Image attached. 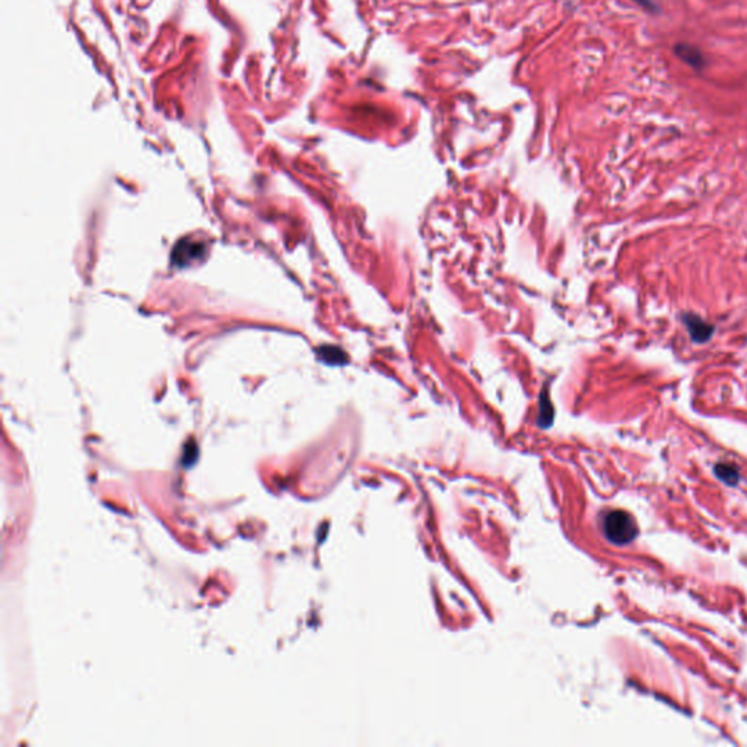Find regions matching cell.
<instances>
[{
	"label": "cell",
	"mask_w": 747,
	"mask_h": 747,
	"mask_svg": "<svg viewBox=\"0 0 747 747\" xmlns=\"http://www.w3.org/2000/svg\"><path fill=\"white\" fill-rule=\"evenodd\" d=\"M715 473L722 482H726L728 484H736L739 480V470L733 465H727V463L718 465L715 467Z\"/></svg>",
	"instance_id": "obj_5"
},
{
	"label": "cell",
	"mask_w": 747,
	"mask_h": 747,
	"mask_svg": "<svg viewBox=\"0 0 747 747\" xmlns=\"http://www.w3.org/2000/svg\"><path fill=\"white\" fill-rule=\"evenodd\" d=\"M635 3H638L641 8H644L645 10L651 12V14H654V12L658 10V8L656 6V3L653 2V0H634Z\"/></svg>",
	"instance_id": "obj_6"
},
{
	"label": "cell",
	"mask_w": 747,
	"mask_h": 747,
	"mask_svg": "<svg viewBox=\"0 0 747 747\" xmlns=\"http://www.w3.org/2000/svg\"><path fill=\"white\" fill-rule=\"evenodd\" d=\"M603 533L606 539L618 546L631 543L636 535L638 527L635 520L625 511H610L603 518Z\"/></svg>",
	"instance_id": "obj_1"
},
{
	"label": "cell",
	"mask_w": 747,
	"mask_h": 747,
	"mask_svg": "<svg viewBox=\"0 0 747 747\" xmlns=\"http://www.w3.org/2000/svg\"><path fill=\"white\" fill-rule=\"evenodd\" d=\"M203 250L205 248L200 243L181 241L174 248V254H172L174 265L177 266L188 265V262H192L193 258H197L200 253H203Z\"/></svg>",
	"instance_id": "obj_4"
},
{
	"label": "cell",
	"mask_w": 747,
	"mask_h": 747,
	"mask_svg": "<svg viewBox=\"0 0 747 747\" xmlns=\"http://www.w3.org/2000/svg\"><path fill=\"white\" fill-rule=\"evenodd\" d=\"M674 54L678 56L683 63H686L687 66H691L692 69L698 70V72H701V70L706 65L704 53L699 50L698 47H695L692 44L678 43L674 45Z\"/></svg>",
	"instance_id": "obj_3"
},
{
	"label": "cell",
	"mask_w": 747,
	"mask_h": 747,
	"mask_svg": "<svg viewBox=\"0 0 747 747\" xmlns=\"http://www.w3.org/2000/svg\"><path fill=\"white\" fill-rule=\"evenodd\" d=\"M680 320L683 326L686 327L687 333H689L692 342L695 343H706L714 335L715 327L713 324L706 323L704 318L699 317L693 313H683L680 315Z\"/></svg>",
	"instance_id": "obj_2"
}]
</instances>
